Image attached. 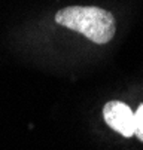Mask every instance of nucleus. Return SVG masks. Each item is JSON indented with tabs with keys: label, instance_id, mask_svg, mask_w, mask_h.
I'll list each match as a JSON object with an SVG mask.
<instances>
[{
	"label": "nucleus",
	"instance_id": "f257e3e1",
	"mask_svg": "<svg viewBox=\"0 0 143 150\" xmlns=\"http://www.w3.org/2000/svg\"><path fill=\"white\" fill-rule=\"evenodd\" d=\"M57 24L84 34L97 45H105L115 36L113 15L97 6H67L57 12Z\"/></svg>",
	"mask_w": 143,
	"mask_h": 150
},
{
	"label": "nucleus",
	"instance_id": "f03ea898",
	"mask_svg": "<svg viewBox=\"0 0 143 150\" xmlns=\"http://www.w3.org/2000/svg\"><path fill=\"white\" fill-rule=\"evenodd\" d=\"M103 117L113 131L122 137L134 135V112L122 101H109L103 109Z\"/></svg>",
	"mask_w": 143,
	"mask_h": 150
},
{
	"label": "nucleus",
	"instance_id": "7ed1b4c3",
	"mask_svg": "<svg viewBox=\"0 0 143 150\" xmlns=\"http://www.w3.org/2000/svg\"><path fill=\"white\" fill-rule=\"evenodd\" d=\"M134 135L143 141V104H140L134 112Z\"/></svg>",
	"mask_w": 143,
	"mask_h": 150
}]
</instances>
